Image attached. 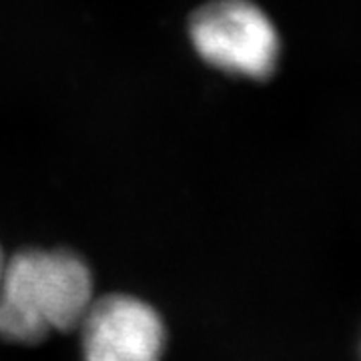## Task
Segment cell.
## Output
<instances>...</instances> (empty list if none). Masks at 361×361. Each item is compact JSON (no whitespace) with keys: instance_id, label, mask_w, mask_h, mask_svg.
<instances>
[{"instance_id":"6da1fadb","label":"cell","mask_w":361,"mask_h":361,"mask_svg":"<svg viewBox=\"0 0 361 361\" xmlns=\"http://www.w3.org/2000/svg\"><path fill=\"white\" fill-rule=\"evenodd\" d=\"M89 265L65 249H26L0 275V337L40 343L52 334L78 329L92 295Z\"/></svg>"},{"instance_id":"7a4b0ae2","label":"cell","mask_w":361,"mask_h":361,"mask_svg":"<svg viewBox=\"0 0 361 361\" xmlns=\"http://www.w3.org/2000/svg\"><path fill=\"white\" fill-rule=\"evenodd\" d=\"M189 37L207 65L227 75L263 80L279 65L281 40L251 0H213L189 20Z\"/></svg>"},{"instance_id":"3957f363","label":"cell","mask_w":361,"mask_h":361,"mask_svg":"<svg viewBox=\"0 0 361 361\" xmlns=\"http://www.w3.org/2000/svg\"><path fill=\"white\" fill-rule=\"evenodd\" d=\"M78 329L82 361H161L167 345L163 317L133 295L94 299Z\"/></svg>"},{"instance_id":"277c9868","label":"cell","mask_w":361,"mask_h":361,"mask_svg":"<svg viewBox=\"0 0 361 361\" xmlns=\"http://www.w3.org/2000/svg\"><path fill=\"white\" fill-rule=\"evenodd\" d=\"M4 263H6V261H4V257H2V251H0V275H2V269H4Z\"/></svg>"}]
</instances>
